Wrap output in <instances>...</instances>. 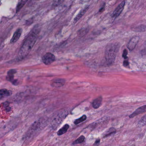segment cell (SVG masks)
Here are the masks:
<instances>
[{
  "mask_svg": "<svg viewBox=\"0 0 146 146\" xmlns=\"http://www.w3.org/2000/svg\"><path fill=\"white\" fill-rule=\"evenodd\" d=\"M39 32L38 27H35L30 32L19 51L17 60H22L28 56L36 42Z\"/></svg>",
  "mask_w": 146,
  "mask_h": 146,
  "instance_id": "1",
  "label": "cell"
},
{
  "mask_svg": "<svg viewBox=\"0 0 146 146\" xmlns=\"http://www.w3.org/2000/svg\"><path fill=\"white\" fill-rule=\"evenodd\" d=\"M119 47V44L117 43H111L107 44L106 46L105 58L106 62L109 66L112 65L115 62Z\"/></svg>",
  "mask_w": 146,
  "mask_h": 146,
  "instance_id": "2",
  "label": "cell"
},
{
  "mask_svg": "<svg viewBox=\"0 0 146 146\" xmlns=\"http://www.w3.org/2000/svg\"><path fill=\"white\" fill-rule=\"evenodd\" d=\"M68 114V112L66 111L60 112L50 122V125L52 128L55 129L63 121Z\"/></svg>",
  "mask_w": 146,
  "mask_h": 146,
  "instance_id": "3",
  "label": "cell"
},
{
  "mask_svg": "<svg viewBox=\"0 0 146 146\" xmlns=\"http://www.w3.org/2000/svg\"><path fill=\"white\" fill-rule=\"evenodd\" d=\"M42 126V125L40 121H37L34 122L30 127V129L27 133L26 138L27 139L31 138L37 132H38L41 129Z\"/></svg>",
  "mask_w": 146,
  "mask_h": 146,
  "instance_id": "4",
  "label": "cell"
},
{
  "mask_svg": "<svg viewBox=\"0 0 146 146\" xmlns=\"http://www.w3.org/2000/svg\"><path fill=\"white\" fill-rule=\"evenodd\" d=\"M16 72H17V71L15 69L9 70L8 72L7 75L6 77L7 80L10 82L15 86H17L19 84L17 80L14 79V75Z\"/></svg>",
  "mask_w": 146,
  "mask_h": 146,
  "instance_id": "5",
  "label": "cell"
},
{
  "mask_svg": "<svg viewBox=\"0 0 146 146\" xmlns=\"http://www.w3.org/2000/svg\"><path fill=\"white\" fill-rule=\"evenodd\" d=\"M55 56L53 54L48 53L42 57V61L46 65H49L55 61Z\"/></svg>",
  "mask_w": 146,
  "mask_h": 146,
  "instance_id": "6",
  "label": "cell"
},
{
  "mask_svg": "<svg viewBox=\"0 0 146 146\" xmlns=\"http://www.w3.org/2000/svg\"><path fill=\"white\" fill-rule=\"evenodd\" d=\"M140 38L139 36H134L132 38L127 44V47L130 51H132L134 49L138 43L139 41Z\"/></svg>",
  "mask_w": 146,
  "mask_h": 146,
  "instance_id": "7",
  "label": "cell"
},
{
  "mask_svg": "<svg viewBox=\"0 0 146 146\" xmlns=\"http://www.w3.org/2000/svg\"><path fill=\"white\" fill-rule=\"evenodd\" d=\"M125 5V1H123L118 5V7L115 9V11L113 12V13H112V18L116 19L119 16V15L121 14V13H122L123 10L124 9Z\"/></svg>",
  "mask_w": 146,
  "mask_h": 146,
  "instance_id": "8",
  "label": "cell"
},
{
  "mask_svg": "<svg viewBox=\"0 0 146 146\" xmlns=\"http://www.w3.org/2000/svg\"><path fill=\"white\" fill-rule=\"evenodd\" d=\"M66 82V80L64 79L60 78H56L52 80L51 82V85L54 87L59 88L64 86Z\"/></svg>",
  "mask_w": 146,
  "mask_h": 146,
  "instance_id": "9",
  "label": "cell"
},
{
  "mask_svg": "<svg viewBox=\"0 0 146 146\" xmlns=\"http://www.w3.org/2000/svg\"><path fill=\"white\" fill-rule=\"evenodd\" d=\"M22 33V29L21 28H19L15 31L14 33L12 38H11L10 43L11 44H14L16 42L19 38L20 37Z\"/></svg>",
  "mask_w": 146,
  "mask_h": 146,
  "instance_id": "10",
  "label": "cell"
},
{
  "mask_svg": "<svg viewBox=\"0 0 146 146\" xmlns=\"http://www.w3.org/2000/svg\"><path fill=\"white\" fill-rule=\"evenodd\" d=\"M146 112V105L143 106L141 107H139L137 110H135V111H134L132 114H131L129 116V117L130 118H133L136 116Z\"/></svg>",
  "mask_w": 146,
  "mask_h": 146,
  "instance_id": "11",
  "label": "cell"
},
{
  "mask_svg": "<svg viewBox=\"0 0 146 146\" xmlns=\"http://www.w3.org/2000/svg\"><path fill=\"white\" fill-rule=\"evenodd\" d=\"M12 93H13L11 90L5 88L0 89V99L9 97L12 95Z\"/></svg>",
  "mask_w": 146,
  "mask_h": 146,
  "instance_id": "12",
  "label": "cell"
},
{
  "mask_svg": "<svg viewBox=\"0 0 146 146\" xmlns=\"http://www.w3.org/2000/svg\"><path fill=\"white\" fill-rule=\"evenodd\" d=\"M89 6H87L86 7H85L84 9H82L80 12H79V13L77 14V15L76 16L75 18L74 19V23H76V22L78 21L82 16H83L84 14H85V13L87 12L88 10V9H89Z\"/></svg>",
  "mask_w": 146,
  "mask_h": 146,
  "instance_id": "13",
  "label": "cell"
},
{
  "mask_svg": "<svg viewBox=\"0 0 146 146\" xmlns=\"http://www.w3.org/2000/svg\"><path fill=\"white\" fill-rule=\"evenodd\" d=\"M13 126L8 127H3L0 128V139L3 136H4L5 134L9 132L13 129Z\"/></svg>",
  "mask_w": 146,
  "mask_h": 146,
  "instance_id": "14",
  "label": "cell"
},
{
  "mask_svg": "<svg viewBox=\"0 0 146 146\" xmlns=\"http://www.w3.org/2000/svg\"><path fill=\"white\" fill-rule=\"evenodd\" d=\"M102 100H103V99L102 97H99L95 99L92 103V106L93 108L95 109L99 108L102 104Z\"/></svg>",
  "mask_w": 146,
  "mask_h": 146,
  "instance_id": "15",
  "label": "cell"
},
{
  "mask_svg": "<svg viewBox=\"0 0 146 146\" xmlns=\"http://www.w3.org/2000/svg\"><path fill=\"white\" fill-rule=\"evenodd\" d=\"M69 126L68 124H65L62 127L59 131L57 132V135H62L64 134L65 133H66L68 129L69 128Z\"/></svg>",
  "mask_w": 146,
  "mask_h": 146,
  "instance_id": "16",
  "label": "cell"
},
{
  "mask_svg": "<svg viewBox=\"0 0 146 146\" xmlns=\"http://www.w3.org/2000/svg\"><path fill=\"white\" fill-rule=\"evenodd\" d=\"M27 1L28 0H21L19 2L16 8V13H18L23 8L26 3L27 2Z\"/></svg>",
  "mask_w": 146,
  "mask_h": 146,
  "instance_id": "17",
  "label": "cell"
},
{
  "mask_svg": "<svg viewBox=\"0 0 146 146\" xmlns=\"http://www.w3.org/2000/svg\"><path fill=\"white\" fill-rule=\"evenodd\" d=\"M86 115H83L81 117L75 120L74 123V124H76V125H77V124H79V123H81L86 121Z\"/></svg>",
  "mask_w": 146,
  "mask_h": 146,
  "instance_id": "18",
  "label": "cell"
},
{
  "mask_svg": "<svg viewBox=\"0 0 146 146\" xmlns=\"http://www.w3.org/2000/svg\"><path fill=\"white\" fill-rule=\"evenodd\" d=\"M85 140V136L83 135H81L74 142H73V145H76V144H81L82 142H84Z\"/></svg>",
  "mask_w": 146,
  "mask_h": 146,
  "instance_id": "19",
  "label": "cell"
},
{
  "mask_svg": "<svg viewBox=\"0 0 146 146\" xmlns=\"http://www.w3.org/2000/svg\"><path fill=\"white\" fill-rule=\"evenodd\" d=\"M115 133L116 129L114 128H111L106 132L105 135L104 137H108L110 135Z\"/></svg>",
  "mask_w": 146,
  "mask_h": 146,
  "instance_id": "20",
  "label": "cell"
},
{
  "mask_svg": "<svg viewBox=\"0 0 146 146\" xmlns=\"http://www.w3.org/2000/svg\"><path fill=\"white\" fill-rule=\"evenodd\" d=\"M138 124L139 126H141V127L146 125V114L141 118L140 121H139Z\"/></svg>",
  "mask_w": 146,
  "mask_h": 146,
  "instance_id": "21",
  "label": "cell"
},
{
  "mask_svg": "<svg viewBox=\"0 0 146 146\" xmlns=\"http://www.w3.org/2000/svg\"><path fill=\"white\" fill-rule=\"evenodd\" d=\"M65 0H53V6L54 7H57L62 3Z\"/></svg>",
  "mask_w": 146,
  "mask_h": 146,
  "instance_id": "22",
  "label": "cell"
},
{
  "mask_svg": "<svg viewBox=\"0 0 146 146\" xmlns=\"http://www.w3.org/2000/svg\"><path fill=\"white\" fill-rule=\"evenodd\" d=\"M127 50H124L123 51V53L122 56L125 60H126L127 58Z\"/></svg>",
  "mask_w": 146,
  "mask_h": 146,
  "instance_id": "23",
  "label": "cell"
},
{
  "mask_svg": "<svg viewBox=\"0 0 146 146\" xmlns=\"http://www.w3.org/2000/svg\"><path fill=\"white\" fill-rule=\"evenodd\" d=\"M123 65L125 67L128 66H129V62L127 60H125L123 62Z\"/></svg>",
  "mask_w": 146,
  "mask_h": 146,
  "instance_id": "24",
  "label": "cell"
},
{
  "mask_svg": "<svg viewBox=\"0 0 146 146\" xmlns=\"http://www.w3.org/2000/svg\"><path fill=\"white\" fill-rule=\"evenodd\" d=\"M105 5H104L100 9L99 12H102L104 11V9Z\"/></svg>",
  "mask_w": 146,
  "mask_h": 146,
  "instance_id": "25",
  "label": "cell"
}]
</instances>
